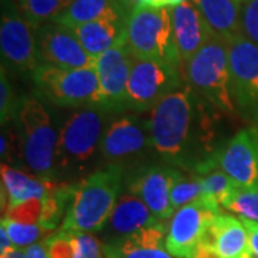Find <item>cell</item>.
<instances>
[{"mask_svg": "<svg viewBox=\"0 0 258 258\" xmlns=\"http://www.w3.org/2000/svg\"><path fill=\"white\" fill-rule=\"evenodd\" d=\"M201 113L198 95L188 83L166 95L151 109L152 148L171 161H189L188 158L198 151L197 142L203 147L207 145V137H203L207 116Z\"/></svg>", "mask_w": 258, "mask_h": 258, "instance_id": "1", "label": "cell"}, {"mask_svg": "<svg viewBox=\"0 0 258 258\" xmlns=\"http://www.w3.org/2000/svg\"><path fill=\"white\" fill-rule=\"evenodd\" d=\"M122 181L123 168L119 164H109L75 185L74 198L60 230L74 232L103 230L116 205Z\"/></svg>", "mask_w": 258, "mask_h": 258, "instance_id": "2", "label": "cell"}, {"mask_svg": "<svg viewBox=\"0 0 258 258\" xmlns=\"http://www.w3.org/2000/svg\"><path fill=\"white\" fill-rule=\"evenodd\" d=\"M185 75L194 92L215 109L232 113L228 42L214 36L185 63Z\"/></svg>", "mask_w": 258, "mask_h": 258, "instance_id": "3", "label": "cell"}, {"mask_svg": "<svg viewBox=\"0 0 258 258\" xmlns=\"http://www.w3.org/2000/svg\"><path fill=\"white\" fill-rule=\"evenodd\" d=\"M126 42L132 55L172 64L181 69V56L174 39L171 8L137 5L126 22Z\"/></svg>", "mask_w": 258, "mask_h": 258, "instance_id": "4", "label": "cell"}, {"mask_svg": "<svg viewBox=\"0 0 258 258\" xmlns=\"http://www.w3.org/2000/svg\"><path fill=\"white\" fill-rule=\"evenodd\" d=\"M22 128V158L30 172L50 181L56 169L59 135L45 105L36 96L22 102L18 113Z\"/></svg>", "mask_w": 258, "mask_h": 258, "instance_id": "5", "label": "cell"}, {"mask_svg": "<svg viewBox=\"0 0 258 258\" xmlns=\"http://www.w3.org/2000/svg\"><path fill=\"white\" fill-rule=\"evenodd\" d=\"M37 92L57 106L103 109L101 88L95 68L63 69L39 63L32 72Z\"/></svg>", "mask_w": 258, "mask_h": 258, "instance_id": "6", "label": "cell"}, {"mask_svg": "<svg viewBox=\"0 0 258 258\" xmlns=\"http://www.w3.org/2000/svg\"><path fill=\"white\" fill-rule=\"evenodd\" d=\"M105 111L85 108L74 112L60 129L57 141V164L81 168L95 155L103 135Z\"/></svg>", "mask_w": 258, "mask_h": 258, "instance_id": "7", "label": "cell"}, {"mask_svg": "<svg viewBox=\"0 0 258 258\" xmlns=\"http://www.w3.org/2000/svg\"><path fill=\"white\" fill-rule=\"evenodd\" d=\"M182 85L179 68L134 56L128 82V109L135 112L152 109Z\"/></svg>", "mask_w": 258, "mask_h": 258, "instance_id": "8", "label": "cell"}, {"mask_svg": "<svg viewBox=\"0 0 258 258\" xmlns=\"http://www.w3.org/2000/svg\"><path fill=\"white\" fill-rule=\"evenodd\" d=\"M231 96L245 119L258 125V45L242 35L228 42Z\"/></svg>", "mask_w": 258, "mask_h": 258, "instance_id": "9", "label": "cell"}, {"mask_svg": "<svg viewBox=\"0 0 258 258\" xmlns=\"http://www.w3.org/2000/svg\"><path fill=\"white\" fill-rule=\"evenodd\" d=\"M218 212L221 210L210 207L203 198L178 208L166 225L168 252L175 258H192Z\"/></svg>", "mask_w": 258, "mask_h": 258, "instance_id": "10", "label": "cell"}, {"mask_svg": "<svg viewBox=\"0 0 258 258\" xmlns=\"http://www.w3.org/2000/svg\"><path fill=\"white\" fill-rule=\"evenodd\" d=\"M0 50L3 62L19 72H33L39 66L36 30L10 0L2 12Z\"/></svg>", "mask_w": 258, "mask_h": 258, "instance_id": "11", "label": "cell"}, {"mask_svg": "<svg viewBox=\"0 0 258 258\" xmlns=\"http://www.w3.org/2000/svg\"><path fill=\"white\" fill-rule=\"evenodd\" d=\"M134 55L123 40L95 60L103 111L128 109V82Z\"/></svg>", "mask_w": 258, "mask_h": 258, "instance_id": "12", "label": "cell"}, {"mask_svg": "<svg viewBox=\"0 0 258 258\" xmlns=\"http://www.w3.org/2000/svg\"><path fill=\"white\" fill-rule=\"evenodd\" d=\"M39 63H47L63 69L93 68L96 57L85 49L71 28L49 22L36 29Z\"/></svg>", "mask_w": 258, "mask_h": 258, "instance_id": "13", "label": "cell"}, {"mask_svg": "<svg viewBox=\"0 0 258 258\" xmlns=\"http://www.w3.org/2000/svg\"><path fill=\"white\" fill-rule=\"evenodd\" d=\"M217 158L238 188L258 191V125L240 131L217 152Z\"/></svg>", "mask_w": 258, "mask_h": 258, "instance_id": "14", "label": "cell"}, {"mask_svg": "<svg viewBox=\"0 0 258 258\" xmlns=\"http://www.w3.org/2000/svg\"><path fill=\"white\" fill-rule=\"evenodd\" d=\"M152 148L149 120L123 115L112 120L102 135L99 152L106 161H122Z\"/></svg>", "mask_w": 258, "mask_h": 258, "instance_id": "15", "label": "cell"}, {"mask_svg": "<svg viewBox=\"0 0 258 258\" xmlns=\"http://www.w3.org/2000/svg\"><path fill=\"white\" fill-rule=\"evenodd\" d=\"M179 174L174 168L149 166L129 182V192L138 195L158 220L165 222L175 212L171 204V188Z\"/></svg>", "mask_w": 258, "mask_h": 258, "instance_id": "16", "label": "cell"}, {"mask_svg": "<svg viewBox=\"0 0 258 258\" xmlns=\"http://www.w3.org/2000/svg\"><path fill=\"white\" fill-rule=\"evenodd\" d=\"M172 30L182 63H186L214 36V32L192 2L171 8Z\"/></svg>", "mask_w": 258, "mask_h": 258, "instance_id": "17", "label": "cell"}, {"mask_svg": "<svg viewBox=\"0 0 258 258\" xmlns=\"http://www.w3.org/2000/svg\"><path fill=\"white\" fill-rule=\"evenodd\" d=\"M157 217L138 195L126 192L120 195L103 230H108L109 241L126 238L138 231L159 224Z\"/></svg>", "mask_w": 258, "mask_h": 258, "instance_id": "18", "label": "cell"}, {"mask_svg": "<svg viewBox=\"0 0 258 258\" xmlns=\"http://www.w3.org/2000/svg\"><path fill=\"white\" fill-rule=\"evenodd\" d=\"M166 225H157L138 231L126 238L105 242V258H174L165 247Z\"/></svg>", "mask_w": 258, "mask_h": 258, "instance_id": "19", "label": "cell"}, {"mask_svg": "<svg viewBox=\"0 0 258 258\" xmlns=\"http://www.w3.org/2000/svg\"><path fill=\"white\" fill-rule=\"evenodd\" d=\"M137 5L135 0H72L53 22L72 29L93 20L128 19Z\"/></svg>", "mask_w": 258, "mask_h": 258, "instance_id": "20", "label": "cell"}, {"mask_svg": "<svg viewBox=\"0 0 258 258\" xmlns=\"http://www.w3.org/2000/svg\"><path fill=\"white\" fill-rule=\"evenodd\" d=\"M203 242L210 244L220 258H242L249 252L248 231L231 214H217Z\"/></svg>", "mask_w": 258, "mask_h": 258, "instance_id": "21", "label": "cell"}, {"mask_svg": "<svg viewBox=\"0 0 258 258\" xmlns=\"http://www.w3.org/2000/svg\"><path fill=\"white\" fill-rule=\"evenodd\" d=\"M126 22L128 19H102L75 26L72 30L83 49L92 57H98L126 40Z\"/></svg>", "mask_w": 258, "mask_h": 258, "instance_id": "22", "label": "cell"}, {"mask_svg": "<svg viewBox=\"0 0 258 258\" xmlns=\"http://www.w3.org/2000/svg\"><path fill=\"white\" fill-rule=\"evenodd\" d=\"M201 12L214 35L227 42L240 36L241 6L234 0H191Z\"/></svg>", "mask_w": 258, "mask_h": 258, "instance_id": "23", "label": "cell"}, {"mask_svg": "<svg viewBox=\"0 0 258 258\" xmlns=\"http://www.w3.org/2000/svg\"><path fill=\"white\" fill-rule=\"evenodd\" d=\"M46 191V181L2 164V200L6 197V211L32 198L43 200Z\"/></svg>", "mask_w": 258, "mask_h": 258, "instance_id": "24", "label": "cell"}, {"mask_svg": "<svg viewBox=\"0 0 258 258\" xmlns=\"http://www.w3.org/2000/svg\"><path fill=\"white\" fill-rule=\"evenodd\" d=\"M47 191L43 197V210L39 225L45 231H53L57 227L60 218L63 217V212L69 210L68 205H71L74 198L75 185H62V186H52V184L46 181Z\"/></svg>", "mask_w": 258, "mask_h": 258, "instance_id": "25", "label": "cell"}, {"mask_svg": "<svg viewBox=\"0 0 258 258\" xmlns=\"http://www.w3.org/2000/svg\"><path fill=\"white\" fill-rule=\"evenodd\" d=\"M18 3L23 16L36 30L45 23L53 22L72 0H18Z\"/></svg>", "mask_w": 258, "mask_h": 258, "instance_id": "26", "label": "cell"}, {"mask_svg": "<svg viewBox=\"0 0 258 258\" xmlns=\"http://www.w3.org/2000/svg\"><path fill=\"white\" fill-rule=\"evenodd\" d=\"M224 208L235 212L240 215V218H248L258 222V191H249L237 186L227 203L224 204Z\"/></svg>", "mask_w": 258, "mask_h": 258, "instance_id": "27", "label": "cell"}, {"mask_svg": "<svg viewBox=\"0 0 258 258\" xmlns=\"http://www.w3.org/2000/svg\"><path fill=\"white\" fill-rule=\"evenodd\" d=\"M2 227H5L15 247H29L36 244V241L43 235L45 231L39 224H22L12 221L9 218H2Z\"/></svg>", "mask_w": 258, "mask_h": 258, "instance_id": "28", "label": "cell"}, {"mask_svg": "<svg viewBox=\"0 0 258 258\" xmlns=\"http://www.w3.org/2000/svg\"><path fill=\"white\" fill-rule=\"evenodd\" d=\"M203 197L201 184L197 178L189 179L185 178L182 174L175 179V182L171 188V204L174 210H178L186 204H191Z\"/></svg>", "mask_w": 258, "mask_h": 258, "instance_id": "29", "label": "cell"}, {"mask_svg": "<svg viewBox=\"0 0 258 258\" xmlns=\"http://www.w3.org/2000/svg\"><path fill=\"white\" fill-rule=\"evenodd\" d=\"M49 258H74L75 240L72 231L60 230L43 241Z\"/></svg>", "mask_w": 258, "mask_h": 258, "instance_id": "30", "label": "cell"}, {"mask_svg": "<svg viewBox=\"0 0 258 258\" xmlns=\"http://www.w3.org/2000/svg\"><path fill=\"white\" fill-rule=\"evenodd\" d=\"M42 210H43V200L32 198L8 210L3 218H9L12 221H18L22 224H39L42 217Z\"/></svg>", "mask_w": 258, "mask_h": 258, "instance_id": "31", "label": "cell"}, {"mask_svg": "<svg viewBox=\"0 0 258 258\" xmlns=\"http://www.w3.org/2000/svg\"><path fill=\"white\" fill-rule=\"evenodd\" d=\"M0 119L2 125L5 126L6 123H9L10 119L19 113L20 105L16 102V96L13 92V88L10 85V81L6 76L5 66H2V76H0Z\"/></svg>", "mask_w": 258, "mask_h": 258, "instance_id": "32", "label": "cell"}, {"mask_svg": "<svg viewBox=\"0 0 258 258\" xmlns=\"http://www.w3.org/2000/svg\"><path fill=\"white\" fill-rule=\"evenodd\" d=\"M241 35L258 45V0H247L241 6Z\"/></svg>", "mask_w": 258, "mask_h": 258, "instance_id": "33", "label": "cell"}, {"mask_svg": "<svg viewBox=\"0 0 258 258\" xmlns=\"http://www.w3.org/2000/svg\"><path fill=\"white\" fill-rule=\"evenodd\" d=\"M74 232V231H72ZM74 258H105L103 247L89 232H74Z\"/></svg>", "mask_w": 258, "mask_h": 258, "instance_id": "34", "label": "cell"}, {"mask_svg": "<svg viewBox=\"0 0 258 258\" xmlns=\"http://www.w3.org/2000/svg\"><path fill=\"white\" fill-rule=\"evenodd\" d=\"M240 220L248 231L249 252L254 255V258H258V222L248 218H240Z\"/></svg>", "mask_w": 258, "mask_h": 258, "instance_id": "35", "label": "cell"}, {"mask_svg": "<svg viewBox=\"0 0 258 258\" xmlns=\"http://www.w3.org/2000/svg\"><path fill=\"white\" fill-rule=\"evenodd\" d=\"M13 248H15V245H13L12 240H10L6 228L5 227H0V258L5 257Z\"/></svg>", "mask_w": 258, "mask_h": 258, "instance_id": "36", "label": "cell"}, {"mask_svg": "<svg viewBox=\"0 0 258 258\" xmlns=\"http://www.w3.org/2000/svg\"><path fill=\"white\" fill-rule=\"evenodd\" d=\"M25 255H26V258H49L43 242L42 244L36 242V244H32V245L26 247Z\"/></svg>", "mask_w": 258, "mask_h": 258, "instance_id": "37", "label": "cell"}, {"mask_svg": "<svg viewBox=\"0 0 258 258\" xmlns=\"http://www.w3.org/2000/svg\"><path fill=\"white\" fill-rule=\"evenodd\" d=\"M184 2H188V0H158L155 8H175Z\"/></svg>", "mask_w": 258, "mask_h": 258, "instance_id": "38", "label": "cell"}, {"mask_svg": "<svg viewBox=\"0 0 258 258\" xmlns=\"http://www.w3.org/2000/svg\"><path fill=\"white\" fill-rule=\"evenodd\" d=\"M2 258H26V255H25V251H22V249H19L18 247H15L10 252H8L5 257Z\"/></svg>", "mask_w": 258, "mask_h": 258, "instance_id": "39", "label": "cell"}, {"mask_svg": "<svg viewBox=\"0 0 258 258\" xmlns=\"http://www.w3.org/2000/svg\"><path fill=\"white\" fill-rule=\"evenodd\" d=\"M138 5H147V6H152V8H155L158 3V0H135Z\"/></svg>", "mask_w": 258, "mask_h": 258, "instance_id": "40", "label": "cell"}, {"mask_svg": "<svg viewBox=\"0 0 258 258\" xmlns=\"http://www.w3.org/2000/svg\"><path fill=\"white\" fill-rule=\"evenodd\" d=\"M234 2H235L237 5H240V6H242V5H244V3H245L247 0H234Z\"/></svg>", "mask_w": 258, "mask_h": 258, "instance_id": "41", "label": "cell"}, {"mask_svg": "<svg viewBox=\"0 0 258 258\" xmlns=\"http://www.w3.org/2000/svg\"><path fill=\"white\" fill-rule=\"evenodd\" d=\"M242 258H254V255H252V254H251V252H248V254H247V255H244V257Z\"/></svg>", "mask_w": 258, "mask_h": 258, "instance_id": "42", "label": "cell"}]
</instances>
